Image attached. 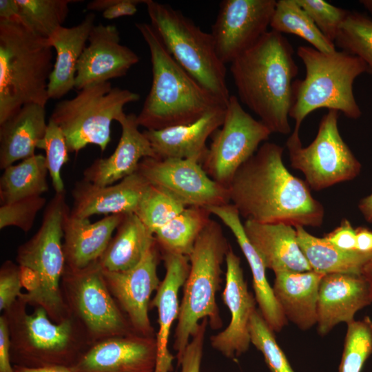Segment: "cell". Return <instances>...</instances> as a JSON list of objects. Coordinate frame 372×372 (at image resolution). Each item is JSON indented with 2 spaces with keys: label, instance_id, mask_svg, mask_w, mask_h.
Masks as SVG:
<instances>
[{
  "label": "cell",
  "instance_id": "obj_1",
  "mask_svg": "<svg viewBox=\"0 0 372 372\" xmlns=\"http://www.w3.org/2000/svg\"><path fill=\"white\" fill-rule=\"evenodd\" d=\"M284 148L265 142L234 174L229 187L230 203L245 220L285 223L296 227H319L323 205L309 187L285 167Z\"/></svg>",
  "mask_w": 372,
  "mask_h": 372
},
{
  "label": "cell",
  "instance_id": "obj_2",
  "mask_svg": "<svg viewBox=\"0 0 372 372\" xmlns=\"http://www.w3.org/2000/svg\"><path fill=\"white\" fill-rule=\"evenodd\" d=\"M293 52L287 39L271 30L230 63L239 101L271 133L291 132L292 85L298 70Z\"/></svg>",
  "mask_w": 372,
  "mask_h": 372
},
{
  "label": "cell",
  "instance_id": "obj_3",
  "mask_svg": "<svg viewBox=\"0 0 372 372\" xmlns=\"http://www.w3.org/2000/svg\"><path fill=\"white\" fill-rule=\"evenodd\" d=\"M135 26L149 50L152 72L149 92L136 115L139 127L158 130L187 125L227 106L176 61L150 23Z\"/></svg>",
  "mask_w": 372,
  "mask_h": 372
},
{
  "label": "cell",
  "instance_id": "obj_4",
  "mask_svg": "<svg viewBox=\"0 0 372 372\" xmlns=\"http://www.w3.org/2000/svg\"><path fill=\"white\" fill-rule=\"evenodd\" d=\"M68 208L65 192L55 194L45 209L40 227L19 246L16 257L26 291L19 299L27 306L43 308L56 323L70 316L61 291L65 267L62 225Z\"/></svg>",
  "mask_w": 372,
  "mask_h": 372
},
{
  "label": "cell",
  "instance_id": "obj_5",
  "mask_svg": "<svg viewBox=\"0 0 372 372\" xmlns=\"http://www.w3.org/2000/svg\"><path fill=\"white\" fill-rule=\"evenodd\" d=\"M52 48L19 21H0V123L27 104L46 105Z\"/></svg>",
  "mask_w": 372,
  "mask_h": 372
},
{
  "label": "cell",
  "instance_id": "obj_6",
  "mask_svg": "<svg viewBox=\"0 0 372 372\" xmlns=\"http://www.w3.org/2000/svg\"><path fill=\"white\" fill-rule=\"evenodd\" d=\"M297 55L305 67L303 79L292 85L289 117L295 121L293 131L299 132L304 119L321 108L335 110L351 119H358L362 111L353 94V83L366 72L365 63L343 50L324 53L301 45Z\"/></svg>",
  "mask_w": 372,
  "mask_h": 372
},
{
  "label": "cell",
  "instance_id": "obj_7",
  "mask_svg": "<svg viewBox=\"0 0 372 372\" xmlns=\"http://www.w3.org/2000/svg\"><path fill=\"white\" fill-rule=\"evenodd\" d=\"M230 247L221 225L211 219L188 256L189 271L183 285L173 344L178 364L200 320L207 319L214 329L223 325L216 294L222 281L221 266Z\"/></svg>",
  "mask_w": 372,
  "mask_h": 372
},
{
  "label": "cell",
  "instance_id": "obj_8",
  "mask_svg": "<svg viewBox=\"0 0 372 372\" xmlns=\"http://www.w3.org/2000/svg\"><path fill=\"white\" fill-rule=\"evenodd\" d=\"M17 299L3 312L10 333L12 365L39 368L71 367L91 346L79 323L71 316L61 322L51 320L46 311Z\"/></svg>",
  "mask_w": 372,
  "mask_h": 372
},
{
  "label": "cell",
  "instance_id": "obj_9",
  "mask_svg": "<svg viewBox=\"0 0 372 372\" xmlns=\"http://www.w3.org/2000/svg\"><path fill=\"white\" fill-rule=\"evenodd\" d=\"M150 24L176 61L201 85L227 105L231 96L227 68L219 59L211 33L169 4L145 3Z\"/></svg>",
  "mask_w": 372,
  "mask_h": 372
},
{
  "label": "cell",
  "instance_id": "obj_10",
  "mask_svg": "<svg viewBox=\"0 0 372 372\" xmlns=\"http://www.w3.org/2000/svg\"><path fill=\"white\" fill-rule=\"evenodd\" d=\"M127 89L113 87L110 81L87 85L76 96L56 104L49 119L58 125L70 152L77 153L90 144L104 152L111 141V124L123 116L124 107L139 100Z\"/></svg>",
  "mask_w": 372,
  "mask_h": 372
},
{
  "label": "cell",
  "instance_id": "obj_11",
  "mask_svg": "<svg viewBox=\"0 0 372 372\" xmlns=\"http://www.w3.org/2000/svg\"><path fill=\"white\" fill-rule=\"evenodd\" d=\"M61 291L70 316L91 345L135 333L109 291L99 260L81 269L65 265Z\"/></svg>",
  "mask_w": 372,
  "mask_h": 372
},
{
  "label": "cell",
  "instance_id": "obj_12",
  "mask_svg": "<svg viewBox=\"0 0 372 372\" xmlns=\"http://www.w3.org/2000/svg\"><path fill=\"white\" fill-rule=\"evenodd\" d=\"M338 117V111L329 110L320 121L316 138L306 147L296 131L286 142L291 166L302 172L308 186L316 191L353 180L361 170L360 163L340 134Z\"/></svg>",
  "mask_w": 372,
  "mask_h": 372
},
{
  "label": "cell",
  "instance_id": "obj_13",
  "mask_svg": "<svg viewBox=\"0 0 372 372\" xmlns=\"http://www.w3.org/2000/svg\"><path fill=\"white\" fill-rule=\"evenodd\" d=\"M272 133L231 95L222 125L211 135V142L200 165L214 181L228 189L238 168L251 157Z\"/></svg>",
  "mask_w": 372,
  "mask_h": 372
},
{
  "label": "cell",
  "instance_id": "obj_14",
  "mask_svg": "<svg viewBox=\"0 0 372 372\" xmlns=\"http://www.w3.org/2000/svg\"><path fill=\"white\" fill-rule=\"evenodd\" d=\"M136 172L165 189L187 207H208L230 203L228 189L212 180L196 158H144Z\"/></svg>",
  "mask_w": 372,
  "mask_h": 372
},
{
  "label": "cell",
  "instance_id": "obj_15",
  "mask_svg": "<svg viewBox=\"0 0 372 372\" xmlns=\"http://www.w3.org/2000/svg\"><path fill=\"white\" fill-rule=\"evenodd\" d=\"M275 0H223L210 32L225 65L251 48L266 32Z\"/></svg>",
  "mask_w": 372,
  "mask_h": 372
},
{
  "label": "cell",
  "instance_id": "obj_16",
  "mask_svg": "<svg viewBox=\"0 0 372 372\" xmlns=\"http://www.w3.org/2000/svg\"><path fill=\"white\" fill-rule=\"evenodd\" d=\"M160 251L156 241L136 267L123 271L103 269L109 291L133 331L141 335L156 337L148 311L151 296L161 282L157 273Z\"/></svg>",
  "mask_w": 372,
  "mask_h": 372
},
{
  "label": "cell",
  "instance_id": "obj_17",
  "mask_svg": "<svg viewBox=\"0 0 372 372\" xmlns=\"http://www.w3.org/2000/svg\"><path fill=\"white\" fill-rule=\"evenodd\" d=\"M225 286L222 298L231 315L225 330L210 338L211 347L232 359L245 353L251 344L249 322L256 310V298L248 290L240 259L230 247L226 257Z\"/></svg>",
  "mask_w": 372,
  "mask_h": 372
},
{
  "label": "cell",
  "instance_id": "obj_18",
  "mask_svg": "<svg viewBox=\"0 0 372 372\" xmlns=\"http://www.w3.org/2000/svg\"><path fill=\"white\" fill-rule=\"evenodd\" d=\"M156 337L133 333L92 344L70 369L72 372H155Z\"/></svg>",
  "mask_w": 372,
  "mask_h": 372
},
{
  "label": "cell",
  "instance_id": "obj_19",
  "mask_svg": "<svg viewBox=\"0 0 372 372\" xmlns=\"http://www.w3.org/2000/svg\"><path fill=\"white\" fill-rule=\"evenodd\" d=\"M87 43L76 66L74 87L79 90L123 76L139 61L135 52L121 43L115 25H94Z\"/></svg>",
  "mask_w": 372,
  "mask_h": 372
},
{
  "label": "cell",
  "instance_id": "obj_20",
  "mask_svg": "<svg viewBox=\"0 0 372 372\" xmlns=\"http://www.w3.org/2000/svg\"><path fill=\"white\" fill-rule=\"evenodd\" d=\"M371 303V287L362 274L324 275L318 289V333L325 335L339 323H350L358 311Z\"/></svg>",
  "mask_w": 372,
  "mask_h": 372
},
{
  "label": "cell",
  "instance_id": "obj_21",
  "mask_svg": "<svg viewBox=\"0 0 372 372\" xmlns=\"http://www.w3.org/2000/svg\"><path fill=\"white\" fill-rule=\"evenodd\" d=\"M150 184L138 172L116 184L99 186L85 180L77 182L72 191V215L89 218L93 215L136 213Z\"/></svg>",
  "mask_w": 372,
  "mask_h": 372
},
{
  "label": "cell",
  "instance_id": "obj_22",
  "mask_svg": "<svg viewBox=\"0 0 372 372\" xmlns=\"http://www.w3.org/2000/svg\"><path fill=\"white\" fill-rule=\"evenodd\" d=\"M117 122L122 132L115 150L85 169L83 180L99 186L110 185L136 173L144 158H156L149 140L138 130L136 114H125Z\"/></svg>",
  "mask_w": 372,
  "mask_h": 372
},
{
  "label": "cell",
  "instance_id": "obj_23",
  "mask_svg": "<svg viewBox=\"0 0 372 372\" xmlns=\"http://www.w3.org/2000/svg\"><path fill=\"white\" fill-rule=\"evenodd\" d=\"M162 254L165 276L150 302L149 308H156L158 311L155 372H169L172 370L174 357L168 349L169 339L172 324L178 316V291L188 276L190 265L188 256L169 253Z\"/></svg>",
  "mask_w": 372,
  "mask_h": 372
},
{
  "label": "cell",
  "instance_id": "obj_24",
  "mask_svg": "<svg viewBox=\"0 0 372 372\" xmlns=\"http://www.w3.org/2000/svg\"><path fill=\"white\" fill-rule=\"evenodd\" d=\"M225 109L212 110L189 124L143 132L156 158H196L201 163L208 150L206 141L222 125Z\"/></svg>",
  "mask_w": 372,
  "mask_h": 372
},
{
  "label": "cell",
  "instance_id": "obj_25",
  "mask_svg": "<svg viewBox=\"0 0 372 372\" xmlns=\"http://www.w3.org/2000/svg\"><path fill=\"white\" fill-rule=\"evenodd\" d=\"M245 233L266 269L280 271L312 270L297 240L296 229L285 223H260L245 220Z\"/></svg>",
  "mask_w": 372,
  "mask_h": 372
},
{
  "label": "cell",
  "instance_id": "obj_26",
  "mask_svg": "<svg viewBox=\"0 0 372 372\" xmlns=\"http://www.w3.org/2000/svg\"><path fill=\"white\" fill-rule=\"evenodd\" d=\"M70 210L66 209L62 225L65 265L81 269L101 258L124 214L105 216L92 223L72 215Z\"/></svg>",
  "mask_w": 372,
  "mask_h": 372
},
{
  "label": "cell",
  "instance_id": "obj_27",
  "mask_svg": "<svg viewBox=\"0 0 372 372\" xmlns=\"http://www.w3.org/2000/svg\"><path fill=\"white\" fill-rule=\"evenodd\" d=\"M207 208L234 234L250 267L255 298L260 312L273 332L280 331L288 320L276 298L272 287L268 282L266 267L245 233L237 209L231 203Z\"/></svg>",
  "mask_w": 372,
  "mask_h": 372
},
{
  "label": "cell",
  "instance_id": "obj_28",
  "mask_svg": "<svg viewBox=\"0 0 372 372\" xmlns=\"http://www.w3.org/2000/svg\"><path fill=\"white\" fill-rule=\"evenodd\" d=\"M94 19L95 14L90 13L76 25L59 27L48 39L56 54L48 84L50 99H61L74 87L77 63L95 25Z\"/></svg>",
  "mask_w": 372,
  "mask_h": 372
},
{
  "label": "cell",
  "instance_id": "obj_29",
  "mask_svg": "<svg viewBox=\"0 0 372 372\" xmlns=\"http://www.w3.org/2000/svg\"><path fill=\"white\" fill-rule=\"evenodd\" d=\"M324 275L313 270L275 273L276 298L287 320L302 331L317 323L318 289Z\"/></svg>",
  "mask_w": 372,
  "mask_h": 372
},
{
  "label": "cell",
  "instance_id": "obj_30",
  "mask_svg": "<svg viewBox=\"0 0 372 372\" xmlns=\"http://www.w3.org/2000/svg\"><path fill=\"white\" fill-rule=\"evenodd\" d=\"M45 106L27 104L0 123V168L35 155L38 142L45 136L48 123Z\"/></svg>",
  "mask_w": 372,
  "mask_h": 372
},
{
  "label": "cell",
  "instance_id": "obj_31",
  "mask_svg": "<svg viewBox=\"0 0 372 372\" xmlns=\"http://www.w3.org/2000/svg\"><path fill=\"white\" fill-rule=\"evenodd\" d=\"M116 230L99 262L106 271H127L143 260L156 239L135 213L125 214Z\"/></svg>",
  "mask_w": 372,
  "mask_h": 372
},
{
  "label": "cell",
  "instance_id": "obj_32",
  "mask_svg": "<svg viewBox=\"0 0 372 372\" xmlns=\"http://www.w3.org/2000/svg\"><path fill=\"white\" fill-rule=\"evenodd\" d=\"M298 243L312 270L322 274H362L372 254L357 250L338 248L324 237L318 238L307 232L303 227H296Z\"/></svg>",
  "mask_w": 372,
  "mask_h": 372
},
{
  "label": "cell",
  "instance_id": "obj_33",
  "mask_svg": "<svg viewBox=\"0 0 372 372\" xmlns=\"http://www.w3.org/2000/svg\"><path fill=\"white\" fill-rule=\"evenodd\" d=\"M45 158L35 154L3 169L0 178L1 205L41 196L49 190Z\"/></svg>",
  "mask_w": 372,
  "mask_h": 372
},
{
  "label": "cell",
  "instance_id": "obj_34",
  "mask_svg": "<svg viewBox=\"0 0 372 372\" xmlns=\"http://www.w3.org/2000/svg\"><path fill=\"white\" fill-rule=\"evenodd\" d=\"M207 207L190 206L184 209L154 234L160 251L189 256L196 239L211 220Z\"/></svg>",
  "mask_w": 372,
  "mask_h": 372
},
{
  "label": "cell",
  "instance_id": "obj_35",
  "mask_svg": "<svg viewBox=\"0 0 372 372\" xmlns=\"http://www.w3.org/2000/svg\"><path fill=\"white\" fill-rule=\"evenodd\" d=\"M269 27L280 34L300 37L322 52L336 50L335 44L324 37L296 0L276 1Z\"/></svg>",
  "mask_w": 372,
  "mask_h": 372
},
{
  "label": "cell",
  "instance_id": "obj_36",
  "mask_svg": "<svg viewBox=\"0 0 372 372\" xmlns=\"http://www.w3.org/2000/svg\"><path fill=\"white\" fill-rule=\"evenodd\" d=\"M79 0H17L19 21L32 33L48 39L63 26L69 5Z\"/></svg>",
  "mask_w": 372,
  "mask_h": 372
},
{
  "label": "cell",
  "instance_id": "obj_37",
  "mask_svg": "<svg viewBox=\"0 0 372 372\" xmlns=\"http://www.w3.org/2000/svg\"><path fill=\"white\" fill-rule=\"evenodd\" d=\"M335 46L360 58L372 75V19L350 12L342 23L334 41Z\"/></svg>",
  "mask_w": 372,
  "mask_h": 372
},
{
  "label": "cell",
  "instance_id": "obj_38",
  "mask_svg": "<svg viewBox=\"0 0 372 372\" xmlns=\"http://www.w3.org/2000/svg\"><path fill=\"white\" fill-rule=\"evenodd\" d=\"M372 354V319L365 316L347 324L338 372H361Z\"/></svg>",
  "mask_w": 372,
  "mask_h": 372
},
{
  "label": "cell",
  "instance_id": "obj_39",
  "mask_svg": "<svg viewBox=\"0 0 372 372\" xmlns=\"http://www.w3.org/2000/svg\"><path fill=\"white\" fill-rule=\"evenodd\" d=\"M186 207L170 193L150 185L135 214L154 234Z\"/></svg>",
  "mask_w": 372,
  "mask_h": 372
},
{
  "label": "cell",
  "instance_id": "obj_40",
  "mask_svg": "<svg viewBox=\"0 0 372 372\" xmlns=\"http://www.w3.org/2000/svg\"><path fill=\"white\" fill-rule=\"evenodd\" d=\"M249 334L251 343L262 353L271 372H294L273 331L257 309L251 318Z\"/></svg>",
  "mask_w": 372,
  "mask_h": 372
},
{
  "label": "cell",
  "instance_id": "obj_41",
  "mask_svg": "<svg viewBox=\"0 0 372 372\" xmlns=\"http://www.w3.org/2000/svg\"><path fill=\"white\" fill-rule=\"evenodd\" d=\"M37 148L45 151L46 165L55 194L65 192L61 171L69 161L70 152L63 132L53 121L48 120L45 136L38 142Z\"/></svg>",
  "mask_w": 372,
  "mask_h": 372
},
{
  "label": "cell",
  "instance_id": "obj_42",
  "mask_svg": "<svg viewBox=\"0 0 372 372\" xmlns=\"http://www.w3.org/2000/svg\"><path fill=\"white\" fill-rule=\"evenodd\" d=\"M320 31L334 43L340 28L349 11L324 0H296Z\"/></svg>",
  "mask_w": 372,
  "mask_h": 372
},
{
  "label": "cell",
  "instance_id": "obj_43",
  "mask_svg": "<svg viewBox=\"0 0 372 372\" xmlns=\"http://www.w3.org/2000/svg\"><path fill=\"white\" fill-rule=\"evenodd\" d=\"M45 203L44 197L37 196L1 205L0 229L14 226L28 232L34 225L37 214Z\"/></svg>",
  "mask_w": 372,
  "mask_h": 372
},
{
  "label": "cell",
  "instance_id": "obj_44",
  "mask_svg": "<svg viewBox=\"0 0 372 372\" xmlns=\"http://www.w3.org/2000/svg\"><path fill=\"white\" fill-rule=\"evenodd\" d=\"M23 284L18 264L5 261L0 269V311L10 308L20 297Z\"/></svg>",
  "mask_w": 372,
  "mask_h": 372
},
{
  "label": "cell",
  "instance_id": "obj_45",
  "mask_svg": "<svg viewBox=\"0 0 372 372\" xmlns=\"http://www.w3.org/2000/svg\"><path fill=\"white\" fill-rule=\"evenodd\" d=\"M147 0H94L86 6V10L103 12V17L112 20L121 17L133 16L137 6L145 3Z\"/></svg>",
  "mask_w": 372,
  "mask_h": 372
},
{
  "label": "cell",
  "instance_id": "obj_46",
  "mask_svg": "<svg viewBox=\"0 0 372 372\" xmlns=\"http://www.w3.org/2000/svg\"><path fill=\"white\" fill-rule=\"evenodd\" d=\"M207 319H203L199 325L198 331L191 338L180 363V372H200L203 354V345Z\"/></svg>",
  "mask_w": 372,
  "mask_h": 372
},
{
  "label": "cell",
  "instance_id": "obj_47",
  "mask_svg": "<svg viewBox=\"0 0 372 372\" xmlns=\"http://www.w3.org/2000/svg\"><path fill=\"white\" fill-rule=\"evenodd\" d=\"M324 238L339 249L356 250V231L347 219H344L339 227Z\"/></svg>",
  "mask_w": 372,
  "mask_h": 372
},
{
  "label": "cell",
  "instance_id": "obj_48",
  "mask_svg": "<svg viewBox=\"0 0 372 372\" xmlns=\"http://www.w3.org/2000/svg\"><path fill=\"white\" fill-rule=\"evenodd\" d=\"M0 372H15L11 362L9 329L3 315L0 316Z\"/></svg>",
  "mask_w": 372,
  "mask_h": 372
},
{
  "label": "cell",
  "instance_id": "obj_49",
  "mask_svg": "<svg viewBox=\"0 0 372 372\" xmlns=\"http://www.w3.org/2000/svg\"><path fill=\"white\" fill-rule=\"evenodd\" d=\"M356 231V248L360 252L372 254V231L366 227H358Z\"/></svg>",
  "mask_w": 372,
  "mask_h": 372
},
{
  "label": "cell",
  "instance_id": "obj_50",
  "mask_svg": "<svg viewBox=\"0 0 372 372\" xmlns=\"http://www.w3.org/2000/svg\"><path fill=\"white\" fill-rule=\"evenodd\" d=\"M19 14L17 0H0V21H19Z\"/></svg>",
  "mask_w": 372,
  "mask_h": 372
},
{
  "label": "cell",
  "instance_id": "obj_51",
  "mask_svg": "<svg viewBox=\"0 0 372 372\" xmlns=\"http://www.w3.org/2000/svg\"><path fill=\"white\" fill-rule=\"evenodd\" d=\"M13 367L15 372H72L69 367L60 365L39 368H28L14 365Z\"/></svg>",
  "mask_w": 372,
  "mask_h": 372
},
{
  "label": "cell",
  "instance_id": "obj_52",
  "mask_svg": "<svg viewBox=\"0 0 372 372\" xmlns=\"http://www.w3.org/2000/svg\"><path fill=\"white\" fill-rule=\"evenodd\" d=\"M358 209L364 219L369 223H372V192L360 200Z\"/></svg>",
  "mask_w": 372,
  "mask_h": 372
},
{
  "label": "cell",
  "instance_id": "obj_53",
  "mask_svg": "<svg viewBox=\"0 0 372 372\" xmlns=\"http://www.w3.org/2000/svg\"><path fill=\"white\" fill-rule=\"evenodd\" d=\"M362 274L369 282L372 290V259L364 266Z\"/></svg>",
  "mask_w": 372,
  "mask_h": 372
},
{
  "label": "cell",
  "instance_id": "obj_54",
  "mask_svg": "<svg viewBox=\"0 0 372 372\" xmlns=\"http://www.w3.org/2000/svg\"><path fill=\"white\" fill-rule=\"evenodd\" d=\"M359 2L372 16V0H361Z\"/></svg>",
  "mask_w": 372,
  "mask_h": 372
}]
</instances>
